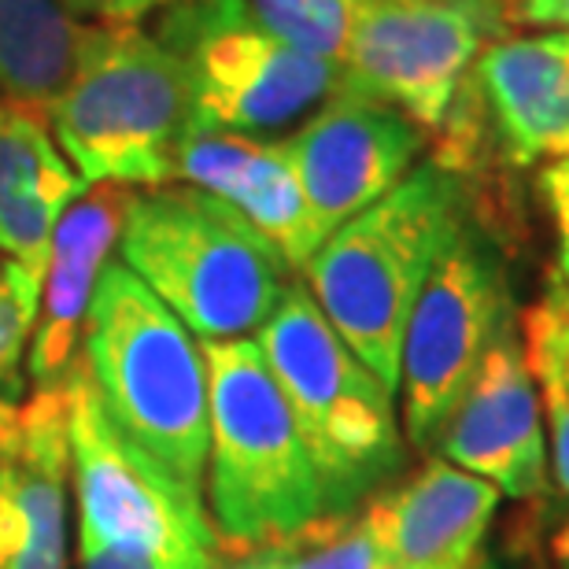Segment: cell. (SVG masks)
<instances>
[{"instance_id": "13", "label": "cell", "mask_w": 569, "mask_h": 569, "mask_svg": "<svg viewBox=\"0 0 569 569\" xmlns=\"http://www.w3.org/2000/svg\"><path fill=\"white\" fill-rule=\"evenodd\" d=\"M67 392L0 400V569H67Z\"/></svg>"}, {"instance_id": "10", "label": "cell", "mask_w": 569, "mask_h": 569, "mask_svg": "<svg viewBox=\"0 0 569 569\" xmlns=\"http://www.w3.org/2000/svg\"><path fill=\"white\" fill-rule=\"evenodd\" d=\"M67 448L78 537L156 559H219L203 499L181 492L104 415L82 367L67 385Z\"/></svg>"}, {"instance_id": "17", "label": "cell", "mask_w": 569, "mask_h": 569, "mask_svg": "<svg viewBox=\"0 0 569 569\" xmlns=\"http://www.w3.org/2000/svg\"><path fill=\"white\" fill-rule=\"evenodd\" d=\"M470 82L515 163L569 156V30L492 41Z\"/></svg>"}, {"instance_id": "27", "label": "cell", "mask_w": 569, "mask_h": 569, "mask_svg": "<svg viewBox=\"0 0 569 569\" xmlns=\"http://www.w3.org/2000/svg\"><path fill=\"white\" fill-rule=\"evenodd\" d=\"M540 197L555 222V233L569 237V156L551 159V163L540 170Z\"/></svg>"}, {"instance_id": "2", "label": "cell", "mask_w": 569, "mask_h": 569, "mask_svg": "<svg viewBox=\"0 0 569 569\" xmlns=\"http://www.w3.org/2000/svg\"><path fill=\"white\" fill-rule=\"evenodd\" d=\"M466 208L462 178L429 159L389 197L337 226L303 263L318 311L392 392L400 385L407 318Z\"/></svg>"}, {"instance_id": "20", "label": "cell", "mask_w": 569, "mask_h": 569, "mask_svg": "<svg viewBox=\"0 0 569 569\" xmlns=\"http://www.w3.org/2000/svg\"><path fill=\"white\" fill-rule=\"evenodd\" d=\"M241 16L289 49L340 63L356 0H237Z\"/></svg>"}, {"instance_id": "26", "label": "cell", "mask_w": 569, "mask_h": 569, "mask_svg": "<svg viewBox=\"0 0 569 569\" xmlns=\"http://www.w3.org/2000/svg\"><path fill=\"white\" fill-rule=\"evenodd\" d=\"M71 16H86L97 22H138L156 8H167V0H60Z\"/></svg>"}, {"instance_id": "5", "label": "cell", "mask_w": 569, "mask_h": 569, "mask_svg": "<svg viewBox=\"0 0 569 569\" xmlns=\"http://www.w3.org/2000/svg\"><path fill=\"white\" fill-rule=\"evenodd\" d=\"M208 362V518L219 548L296 537L326 515L315 466L256 340H203Z\"/></svg>"}, {"instance_id": "25", "label": "cell", "mask_w": 569, "mask_h": 569, "mask_svg": "<svg viewBox=\"0 0 569 569\" xmlns=\"http://www.w3.org/2000/svg\"><path fill=\"white\" fill-rule=\"evenodd\" d=\"M78 566L82 569H214L219 559H156V555L111 551L104 543L78 537Z\"/></svg>"}, {"instance_id": "34", "label": "cell", "mask_w": 569, "mask_h": 569, "mask_svg": "<svg viewBox=\"0 0 569 569\" xmlns=\"http://www.w3.org/2000/svg\"><path fill=\"white\" fill-rule=\"evenodd\" d=\"M559 569H569V559H559Z\"/></svg>"}, {"instance_id": "30", "label": "cell", "mask_w": 569, "mask_h": 569, "mask_svg": "<svg viewBox=\"0 0 569 569\" xmlns=\"http://www.w3.org/2000/svg\"><path fill=\"white\" fill-rule=\"evenodd\" d=\"M551 551H555V562H559V559H569V521L559 529V537L551 540Z\"/></svg>"}, {"instance_id": "23", "label": "cell", "mask_w": 569, "mask_h": 569, "mask_svg": "<svg viewBox=\"0 0 569 569\" xmlns=\"http://www.w3.org/2000/svg\"><path fill=\"white\" fill-rule=\"evenodd\" d=\"M38 296L41 278H33L22 263L0 289V400L8 403H19L27 389V345L33 315H38Z\"/></svg>"}, {"instance_id": "16", "label": "cell", "mask_w": 569, "mask_h": 569, "mask_svg": "<svg viewBox=\"0 0 569 569\" xmlns=\"http://www.w3.org/2000/svg\"><path fill=\"white\" fill-rule=\"evenodd\" d=\"M174 181L230 203L278 248L292 270H303L326 241L281 141L197 130L178 148Z\"/></svg>"}, {"instance_id": "24", "label": "cell", "mask_w": 569, "mask_h": 569, "mask_svg": "<svg viewBox=\"0 0 569 569\" xmlns=\"http://www.w3.org/2000/svg\"><path fill=\"white\" fill-rule=\"evenodd\" d=\"M540 407H543V426H548V462L555 473V485L569 496V396L559 385L537 381Z\"/></svg>"}, {"instance_id": "4", "label": "cell", "mask_w": 569, "mask_h": 569, "mask_svg": "<svg viewBox=\"0 0 569 569\" xmlns=\"http://www.w3.org/2000/svg\"><path fill=\"white\" fill-rule=\"evenodd\" d=\"M119 248L122 263L200 340L263 329L292 284V267L252 222L181 181L130 192Z\"/></svg>"}, {"instance_id": "6", "label": "cell", "mask_w": 569, "mask_h": 569, "mask_svg": "<svg viewBox=\"0 0 569 569\" xmlns=\"http://www.w3.org/2000/svg\"><path fill=\"white\" fill-rule=\"evenodd\" d=\"M41 111L86 186H170L192 133L186 74L133 22H97L71 82Z\"/></svg>"}, {"instance_id": "35", "label": "cell", "mask_w": 569, "mask_h": 569, "mask_svg": "<svg viewBox=\"0 0 569 569\" xmlns=\"http://www.w3.org/2000/svg\"><path fill=\"white\" fill-rule=\"evenodd\" d=\"M378 569H389V566H385V562H378Z\"/></svg>"}, {"instance_id": "1", "label": "cell", "mask_w": 569, "mask_h": 569, "mask_svg": "<svg viewBox=\"0 0 569 569\" xmlns=\"http://www.w3.org/2000/svg\"><path fill=\"white\" fill-rule=\"evenodd\" d=\"M86 367L122 437L170 485L203 499L211 418L203 348L127 263H108L100 274Z\"/></svg>"}, {"instance_id": "33", "label": "cell", "mask_w": 569, "mask_h": 569, "mask_svg": "<svg viewBox=\"0 0 569 569\" xmlns=\"http://www.w3.org/2000/svg\"><path fill=\"white\" fill-rule=\"evenodd\" d=\"M473 569H499V566H496L492 559H477V566H473Z\"/></svg>"}, {"instance_id": "12", "label": "cell", "mask_w": 569, "mask_h": 569, "mask_svg": "<svg viewBox=\"0 0 569 569\" xmlns=\"http://www.w3.org/2000/svg\"><path fill=\"white\" fill-rule=\"evenodd\" d=\"M432 451L437 459L496 485L499 496L529 499L548 481L540 389L515 326L485 356Z\"/></svg>"}, {"instance_id": "32", "label": "cell", "mask_w": 569, "mask_h": 569, "mask_svg": "<svg viewBox=\"0 0 569 569\" xmlns=\"http://www.w3.org/2000/svg\"><path fill=\"white\" fill-rule=\"evenodd\" d=\"M455 4H477V8H499V11H510L515 0H455Z\"/></svg>"}, {"instance_id": "3", "label": "cell", "mask_w": 569, "mask_h": 569, "mask_svg": "<svg viewBox=\"0 0 569 569\" xmlns=\"http://www.w3.org/2000/svg\"><path fill=\"white\" fill-rule=\"evenodd\" d=\"M256 345L292 411L326 515L362 510L407 462L396 392L340 340L303 281L284 289Z\"/></svg>"}, {"instance_id": "28", "label": "cell", "mask_w": 569, "mask_h": 569, "mask_svg": "<svg viewBox=\"0 0 569 569\" xmlns=\"http://www.w3.org/2000/svg\"><path fill=\"white\" fill-rule=\"evenodd\" d=\"M507 22L569 30V0H515L507 11Z\"/></svg>"}, {"instance_id": "15", "label": "cell", "mask_w": 569, "mask_h": 569, "mask_svg": "<svg viewBox=\"0 0 569 569\" xmlns=\"http://www.w3.org/2000/svg\"><path fill=\"white\" fill-rule=\"evenodd\" d=\"M499 488L432 459L370 499L367 518L389 569H473L499 510Z\"/></svg>"}, {"instance_id": "19", "label": "cell", "mask_w": 569, "mask_h": 569, "mask_svg": "<svg viewBox=\"0 0 569 569\" xmlns=\"http://www.w3.org/2000/svg\"><path fill=\"white\" fill-rule=\"evenodd\" d=\"M89 30L60 0H0V104L44 108L60 97Z\"/></svg>"}, {"instance_id": "18", "label": "cell", "mask_w": 569, "mask_h": 569, "mask_svg": "<svg viewBox=\"0 0 569 569\" xmlns=\"http://www.w3.org/2000/svg\"><path fill=\"white\" fill-rule=\"evenodd\" d=\"M86 189L41 108L0 104V252L44 278L56 222Z\"/></svg>"}, {"instance_id": "9", "label": "cell", "mask_w": 569, "mask_h": 569, "mask_svg": "<svg viewBox=\"0 0 569 569\" xmlns=\"http://www.w3.org/2000/svg\"><path fill=\"white\" fill-rule=\"evenodd\" d=\"M507 11L455 0H356L337 93L381 100L440 133Z\"/></svg>"}, {"instance_id": "14", "label": "cell", "mask_w": 569, "mask_h": 569, "mask_svg": "<svg viewBox=\"0 0 569 569\" xmlns=\"http://www.w3.org/2000/svg\"><path fill=\"white\" fill-rule=\"evenodd\" d=\"M130 192L127 186H89L56 222L27 345V381L33 392H67L71 378L86 367L89 307L111 248L119 244Z\"/></svg>"}, {"instance_id": "31", "label": "cell", "mask_w": 569, "mask_h": 569, "mask_svg": "<svg viewBox=\"0 0 569 569\" xmlns=\"http://www.w3.org/2000/svg\"><path fill=\"white\" fill-rule=\"evenodd\" d=\"M16 270H19V263H16V259L0 252V289H4V284L11 281V274H16Z\"/></svg>"}, {"instance_id": "11", "label": "cell", "mask_w": 569, "mask_h": 569, "mask_svg": "<svg viewBox=\"0 0 569 569\" xmlns=\"http://www.w3.org/2000/svg\"><path fill=\"white\" fill-rule=\"evenodd\" d=\"M281 144L315 222L329 237L411 174L426 130L381 100L333 93Z\"/></svg>"}, {"instance_id": "21", "label": "cell", "mask_w": 569, "mask_h": 569, "mask_svg": "<svg viewBox=\"0 0 569 569\" xmlns=\"http://www.w3.org/2000/svg\"><path fill=\"white\" fill-rule=\"evenodd\" d=\"M274 569H378V540H373L367 510L322 515L296 537L270 543Z\"/></svg>"}, {"instance_id": "29", "label": "cell", "mask_w": 569, "mask_h": 569, "mask_svg": "<svg viewBox=\"0 0 569 569\" xmlns=\"http://www.w3.org/2000/svg\"><path fill=\"white\" fill-rule=\"evenodd\" d=\"M214 569H274V555H270V543H267V548L219 555V566H214Z\"/></svg>"}, {"instance_id": "8", "label": "cell", "mask_w": 569, "mask_h": 569, "mask_svg": "<svg viewBox=\"0 0 569 569\" xmlns=\"http://www.w3.org/2000/svg\"><path fill=\"white\" fill-rule=\"evenodd\" d=\"M152 38L186 74L192 133L259 138L326 104L340 86V63L270 38L237 0H174Z\"/></svg>"}, {"instance_id": "37", "label": "cell", "mask_w": 569, "mask_h": 569, "mask_svg": "<svg viewBox=\"0 0 569 569\" xmlns=\"http://www.w3.org/2000/svg\"><path fill=\"white\" fill-rule=\"evenodd\" d=\"M167 4H174V0H167Z\"/></svg>"}, {"instance_id": "22", "label": "cell", "mask_w": 569, "mask_h": 569, "mask_svg": "<svg viewBox=\"0 0 569 569\" xmlns=\"http://www.w3.org/2000/svg\"><path fill=\"white\" fill-rule=\"evenodd\" d=\"M521 345L532 378L559 385L569 396V289L555 274L521 318Z\"/></svg>"}, {"instance_id": "7", "label": "cell", "mask_w": 569, "mask_h": 569, "mask_svg": "<svg viewBox=\"0 0 569 569\" xmlns=\"http://www.w3.org/2000/svg\"><path fill=\"white\" fill-rule=\"evenodd\" d=\"M510 322V278L496 237L466 208L407 318L400 348L403 440L432 451Z\"/></svg>"}, {"instance_id": "36", "label": "cell", "mask_w": 569, "mask_h": 569, "mask_svg": "<svg viewBox=\"0 0 569 569\" xmlns=\"http://www.w3.org/2000/svg\"><path fill=\"white\" fill-rule=\"evenodd\" d=\"M526 569H543V566H526Z\"/></svg>"}]
</instances>
